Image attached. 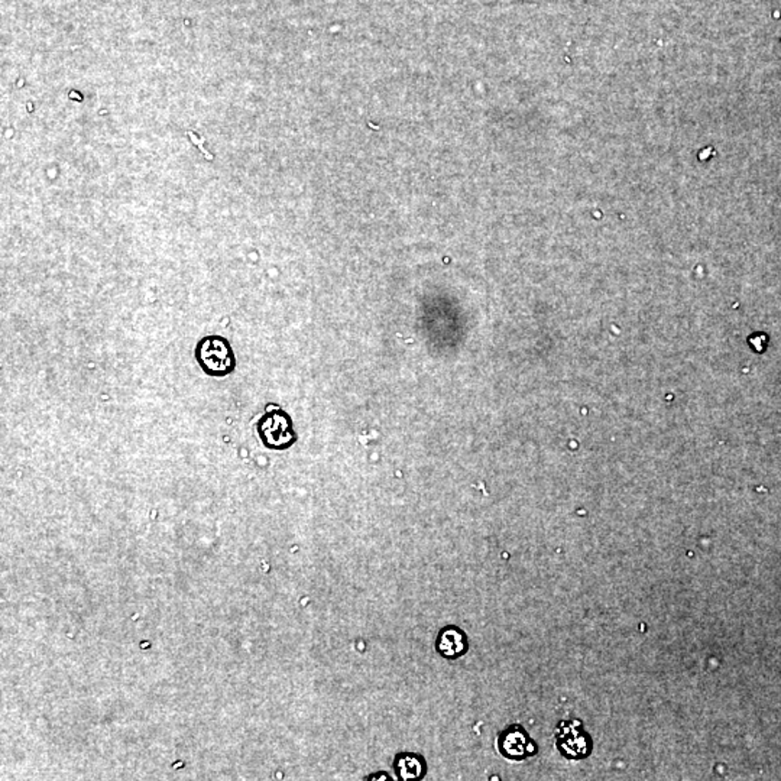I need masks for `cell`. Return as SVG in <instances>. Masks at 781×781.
Masks as SVG:
<instances>
[{"label": "cell", "mask_w": 781, "mask_h": 781, "mask_svg": "<svg viewBox=\"0 0 781 781\" xmlns=\"http://www.w3.org/2000/svg\"><path fill=\"white\" fill-rule=\"evenodd\" d=\"M258 433L263 446L272 450H285L297 440L291 418L283 411L265 414L258 425Z\"/></svg>", "instance_id": "7a4b0ae2"}, {"label": "cell", "mask_w": 781, "mask_h": 781, "mask_svg": "<svg viewBox=\"0 0 781 781\" xmlns=\"http://www.w3.org/2000/svg\"><path fill=\"white\" fill-rule=\"evenodd\" d=\"M435 647L437 654L445 660L462 659L469 653V637L457 625H446L438 631Z\"/></svg>", "instance_id": "277c9868"}, {"label": "cell", "mask_w": 781, "mask_h": 781, "mask_svg": "<svg viewBox=\"0 0 781 781\" xmlns=\"http://www.w3.org/2000/svg\"><path fill=\"white\" fill-rule=\"evenodd\" d=\"M393 767L400 781H421L427 776V761L417 753L396 754Z\"/></svg>", "instance_id": "5b68a950"}, {"label": "cell", "mask_w": 781, "mask_h": 781, "mask_svg": "<svg viewBox=\"0 0 781 781\" xmlns=\"http://www.w3.org/2000/svg\"><path fill=\"white\" fill-rule=\"evenodd\" d=\"M498 750L509 760L521 761L534 755L537 753V746L526 733V729L519 725H512L499 734Z\"/></svg>", "instance_id": "3957f363"}, {"label": "cell", "mask_w": 781, "mask_h": 781, "mask_svg": "<svg viewBox=\"0 0 781 781\" xmlns=\"http://www.w3.org/2000/svg\"><path fill=\"white\" fill-rule=\"evenodd\" d=\"M365 780L368 781H375V780H384V781H391L393 777L385 773V771H381V773H374V775L369 776V777L365 778Z\"/></svg>", "instance_id": "52a82bcc"}, {"label": "cell", "mask_w": 781, "mask_h": 781, "mask_svg": "<svg viewBox=\"0 0 781 781\" xmlns=\"http://www.w3.org/2000/svg\"><path fill=\"white\" fill-rule=\"evenodd\" d=\"M194 357L211 378H226L235 372L236 356L231 342L221 334H209L197 342Z\"/></svg>", "instance_id": "6da1fadb"}, {"label": "cell", "mask_w": 781, "mask_h": 781, "mask_svg": "<svg viewBox=\"0 0 781 781\" xmlns=\"http://www.w3.org/2000/svg\"><path fill=\"white\" fill-rule=\"evenodd\" d=\"M559 750L568 758H581L585 755V736L581 735L576 729L569 728L568 724L561 725L559 731Z\"/></svg>", "instance_id": "8992f818"}]
</instances>
